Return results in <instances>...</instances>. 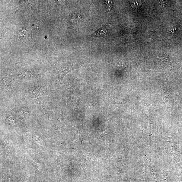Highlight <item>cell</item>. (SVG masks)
<instances>
[{"instance_id":"obj_1","label":"cell","mask_w":182,"mask_h":182,"mask_svg":"<svg viewBox=\"0 0 182 182\" xmlns=\"http://www.w3.org/2000/svg\"><path fill=\"white\" fill-rule=\"evenodd\" d=\"M108 24H106L103 27L99 29L91 36L92 37H102L104 36L107 34V28Z\"/></svg>"},{"instance_id":"obj_2","label":"cell","mask_w":182,"mask_h":182,"mask_svg":"<svg viewBox=\"0 0 182 182\" xmlns=\"http://www.w3.org/2000/svg\"><path fill=\"white\" fill-rule=\"evenodd\" d=\"M30 34V31L27 29H23L20 31L19 35L20 39L22 40L23 41L28 40L31 37Z\"/></svg>"},{"instance_id":"obj_3","label":"cell","mask_w":182,"mask_h":182,"mask_svg":"<svg viewBox=\"0 0 182 182\" xmlns=\"http://www.w3.org/2000/svg\"><path fill=\"white\" fill-rule=\"evenodd\" d=\"M131 5L132 7L135 8L140 7L141 5V1H130Z\"/></svg>"},{"instance_id":"obj_4","label":"cell","mask_w":182,"mask_h":182,"mask_svg":"<svg viewBox=\"0 0 182 182\" xmlns=\"http://www.w3.org/2000/svg\"><path fill=\"white\" fill-rule=\"evenodd\" d=\"M106 1L107 9V10L108 12L110 13L112 7V1Z\"/></svg>"}]
</instances>
